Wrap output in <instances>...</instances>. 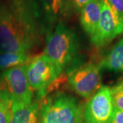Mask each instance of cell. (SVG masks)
<instances>
[{
	"label": "cell",
	"mask_w": 123,
	"mask_h": 123,
	"mask_svg": "<svg viewBox=\"0 0 123 123\" xmlns=\"http://www.w3.org/2000/svg\"><path fill=\"white\" fill-rule=\"evenodd\" d=\"M71 0H31L36 12L40 19L52 24L64 15L70 7Z\"/></svg>",
	"instance_id": "obj_9"
},
{
	"label": "cell",
	"mask_w": 123,
	"mask_h": 123,
	"mask_svg": "<svg viewBox=\"0 0 123 123\" xmlns=\"http://www.w3.org/2000/svg\"><path fill=\"white\" fill-rule=\"evenodd\" d=\"M110 123H123V111L114 107Z\"/></svg>",
	"instance_id": "obj_18"
},
{
	"label": "cell",
	"mask_w": 123,
	"mask_h": 123,
	"mask_svg": "<svg viewBox=\"0 0 123 123\" xmlns=\"http://www.w3.org/2000/svg\"><path fill=\"white\" fill-rule=\"evenodd\" d=\"M29 62L26 53H11L0 51V70H8L14 67L21 66Z\"/></svg>",
	"instance_id": "obj_13"
},
{
	"label": "cell",
	"mask_w": 123,
	"mask_h": 123,
	"mask_svg": "<svg viewBox=\"0 0 123 123\" xmlns=\"http://www.w3.org/2000/svg\"><path fill=\"white\" fill-rule=\"evenodd\" d=\"M11 110L10 123H37L38 120L39 107L36 101L29 104L13 103Z\"/></svg>",
	"instance_id": "obj_11"
},
{
	"label": "cell",
	"mask_w": 123,
	"mask_h": 123,
	"mask_svg": "<svg viewBox=\"0 0 123 123\" xmlns=\"http://www.w3.org/2000/svg\"><path fill=\"white\" fill-rule=\"evenodd\" d=\"M123 33V21L113 12L105 0H103L101 17L95 33L91 36V43L97 47L105 46Z\"/></svg>",
	"instance_id": "obj_7"
},
{
	"label": "cell",
	"mask_w": 123,
	"mask_h": 123,
	"mask_svg": "<svg viewBox=\"0 0 123 123\" xmlns=\"http://www.w3.org/2000/svg\"><path fill=\"white\" fill-rule=\"evenodd\" d=\"M75 33L63 23H59L47 37L44 54L62 70L73 60L77 51Z\"/></svg>",
	"instance_id": "obj_2"
},
{
	"label": "cell",
	"mask_w": 123,
	"mask_h": 123,
	"mask_svg": "<svg viewBox=\"0 0 123 123\" xmlns=\"http://www.w3.org/2000/svg\"><path fill=\"white\" fill-rule=\"evenodd\" d=\"M37 123H42V120H38Z\"/></svg>",
	"instance_id": "obj_19"
},
{
	"label": "cell",
	"mask_w": 123,
	"mask_h": 123,
	"mask_svg": "<svg viewBox=\"0 0 123 123\" xmlns=\"http://www.w3.org/2000/svg\"><path fill=\"white\" fill-rule=\"evenodd\" d=\"M41 114L43 123H82V112L77 101L64 93L44 101Z\"/></svg>",
	"instance_id": "obj_4"
},
{
	"label": "cell",
	"mask_w": 123,
	"mask_h": 123,
	"mask_svg": "<svg viewBox=\"0 0 123 123\" xmlns=\"http://www.w3.org/2000/svg\"><path fill=\"white\" fill-rule=\"evenodd\" d=\"M92 1V0H71L70 6L73 7L75 12H80L85 6H86Z\"/></svg>",
	"instance_id": "obj_17"
},
{
	"label": "cell",
	"mask_w": 123,
	"mask_h": 123,
	"mask_svg": "<svg viewBox=\"0 0 123 123\" xmlns=\"http://www.w3.org/2000/svg\"><path fill=\"white\" fill-rule=\"evenodd\" d=\"M118 17L123 21V0H105Z\"/></svg>",
	"instance_id": "obj_16"
},
{
	"label": "cell",
	"mask_w": 123,
	"mask_h": 123,
	"mask_svg": "<svg viewBox=\"0 0 123 123\" xmlns=\"http://www.w3.org/2000/svg\"><path fill=\"white\" fill-rule=\"evenodd\" d=\"M114 108L110 88L101 86L86 105L84 116L85 123H110Z\"/></svg>",
	"instance_id": "obj_8"
},
{
	"label": "cell",
	"mask_w": 123,
	"mask_h": 123,
	"mask_svg": "<svg viewBox=\"0 0 123 123\" xmlns=\"http://www.w3.org/2000/svg\"><path fill=\"white\" fill-rule=\"evenodd\" d=\"M11 117V104L0 100V123H10Z\"/></svg>",
	"instance_id": "obj_15"
},
{
	"label": "cell",
	"mask_w": 123,
	"mask_h": 123,
	"mask_svg": "<svg viewBox=\"0 0 123 123\" xmlns=\"http://www.w3.org/2000/svg\"><path fill=\"white\" fill-rule=\"evenodd\" d=\"M110 90L114 107L123 111V81L115 85Z\"/></svg>",
	"instance_id": "obj_14"
},
{
	"label": "cell",
	"mask_w": 123,
	"mask_h": 123,
	"mask_svg": "<svg viewBox=\"0 0 123 123\" xmlns=\"http://www.w3.org/2000/svg\"><path fill=\"white\" fill-rule=\"evenodd\" d=\"M99 67L115 72L123 71V38L101 61Z\"/></svg>",
	"instance_id": "obj_12"
},
{
	"label": "cell",
	"mask_w": 123,
	"mask_h": 123,
	"mask_svg": "<svg viewBox=\"0 0 123 123\" xmlns=\"http://www.w3.org/2000/svg\"><path fill=\"white\" fill-rule=\"evenodd\" d=\"M62 70L44 54L27 63V77L32 90L43 92L59 77Z\"/></svg>",
	"instance_id": "obj_5"
},
{
	"label": "cell",
	"mask_w": 123,
	"mask_h": 123,
	"mask_svg": "<svg viewBox=\"0 0 123 123\" xmlns=\"http://www.w3.org/2000/svg\"><path fill=\"white\" fill-rule=\"evenodd\" d=\"M41 23L31 0L0 1V49L27 53L38 43Z\"/></svg>",
	"instance_id": "obj_1"
},
{
	"label": "cell",
	"mask_w": 123,
	"mask_h": 123,
	"mask_svg": "<svg viewBox=\"0 0 123 123\" xmlns=\"http://www.w3.org/2000/svg\"><path fill=\"white\" fill-rule=\"evenodd\" d=\"M68 81L78 95L92 97L102 86L100 67L92 63L79 66L70 72Z\"/></svg>",
	"instance_id": "obj_6"
},
{
	"label": "cell",
	"mask_w": 123,
	"mask_h": 123,
	"mask_svg": "<svg viewBox=\"0 0 123 123\" xmlns=\"http://www.w3.org/2000/svg\"><path fill=\"white\" fill-rule=\"evenodd\" d=\"M27 63L5 70L0 75V100L10 103L29 104L33 91L27 77Z\"/></svg>",
	"instance_id": "obj_3"
},
{
	"label": "cell",
	"mask_w": 123,
	"mask_h": 123,
	"mask_svg": "<svg viewBox=\"0 0 123 123\" xmlns=\"http://www.w3.org/2000/svg\"><path fill=\"white\" fill-rule=\"evenodd\" d=\"M103 0H92L80 11V23L84 30L92 36L97 30L101 17Z\"/></svg>",
	"instance_id": "obj_10"
}]
</instances>
